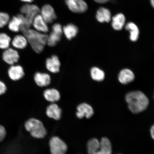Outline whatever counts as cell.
<instances>
[{
  "instance_id": "1",
  "label": "cell",
  "mask_w": 154,
  "mask_h": 154,
  "mask_svg": "<svg viewBox=\"0 0 154 154\" xmlns=\"http://www.w3.org/2000/svg\"><path fill=\"white\" fill-rule=\"evenodd\" d=\"M126 100L129 109L134 114L145 110L149 104L147 96L140 91L129 92L126 96Z\"/></svg>"
},
{
  "instance_id": "2",
  "label": "cell",
  "mask_w": 154,
  "mask_h": 154,
  "mask_svg": "<svg viewBox=\"0 0 154 154\" xmlns=\"http://www.w3.org/2000/svg\"><path fill=\"white\" fill-rule=\"evenodd\" d=\"M23 33L34 51L40 54L43 51L47 44L48 37L47 34L30 28Z\"/></svg>"
},
{
  "instance_id": "3",
  "label": "cell",
  "mask_w": 154,
  "mask_h": 154,
  "mask_svg": "<svg viewBox=\"0 0 154 154\" xmlns=\"http://www.w3.org/2000/svg\"><path fill=\"white\" fill-rule=\"evenodd\" d=\"M26 130L30 133L32 137L36 139H42L47 134V131L43 123L35 118L29 119L24 124Z\"/></svg>"
},
{
  "instance_id": "4",
  "label": "cell",
  "mask_w": 154,
  "mask_h": 154,
  "mask_svg": "<svg viewBox=\"0 0 154 154\" xmlns=\"http://www.w3.org/2000/svg\"><path fill=\"white\" fill-rule=\"evenodd\" d=\"M49 145L51 154H66L68 149L66 144L57 136L51 138Z\"/></svg>"
},
{
  "instance_id": "5",
  "label": "cell",
  "mask_w": 154,
  "mask_h": 154,
  "mask_svg": "<svg viewBox=\"0 0 154 154\" xmlns=\"http://www.w3.org/2000/svg\"><path fill=\"white\" fill-rule=\"evenodd\" d=\"M51 31L48 35L47 44L49 47H54L60 41L63 34V27L59 23L54 24Z\"/></svg>"
},
{
  "instance_id": "6",
  "label": "cell",
  "mask_w": 154,
  "mask_h": 154,
  "mask_svg": "<svg viewBox=\"0 0 154 154\" xmlns=\"http://www.w3.org/2000/svg\"><path fill=\"white\" fill-rule=\"evenodd\" d=\"M20 11L26 20L32 24L35 17L39 14L40 12V9L38 6L29 4L23 5L20 8Z\"/></svg>"
},
{
  "instance_id": "7",
  "label": "cell",
  "mask_w": 154,
  "mask_h": 154,
  "mask_svg": "<svg viewBox=\"0 0 154 154\" xmlns=\"http://www.w3.org/2000/svg\"><path fill=\"white\" fill-rule=\"evenodd\" d=\"M65 2L68 8L75 13H84L88 9V5L84 0H65Z\"/></svg>"
},
{
  "instance_id": "8",
  "label": "cell",
  "mask_w": 154,
  "mask_h": 154,
  "mask_svg": "<svg viewBox=\"0 0 154 154\" xmlns=\"http://www.w3.org/2000/svg\"><path fill=\"white\" fill-rule=\"evenodd\" d=\"M19 57L20 56L18 52L12 48H9L5 49L3 53V60L10 65H14L15 63L18 62Z\"/></svg>"
},
{
  "instance_id": "9",
  "label": "cell",
  "mask_w": 154,
  "mask_h": 154,
  "mask_svg": "<svg viewBox=\"0 0 154 154\" xmlns=\"http://www.w3.org/2000/svg\"><path fill=\"white\" fill-rule=\"evenodd\" d=\"M40 11V15L47 24L51 23L57 18L54 9L49 4L44 5Z\"/></svg>"
},
{
  "instance_id": "10",
  "label": "cell",
  "mask_w": 154,
  "mask_h": 154,
  "mask_svg": "<svg viewBox=\"0 0 154 154\" xmlns=\"http://www.w3.org/2000/svg\"><path fill=\"white\" fill-rule=\"evenodd\" d=\"M76 115L78 118L82 119L84 117L89 119L94 114V111L91 106L85 103H82L77 108Z\"/></svg>"
},
{
  "instance_id": "11",
  "label": "cell",
  "mask_w": 154,
  "mask_h": 154,
  "mask_svg": "<svg viewBox=\"0 0 154 154\" xmlns=\"http://www.w3.org/2000/svg\"><path fill=\"white\" fill-rule=\"evenodd\" d=\"M8 72L9 78L14 81L20 80L25 75L23 68L19 65H11Z\"/></svg>"
},
{
  "instance_id": "12",
  "label": "cell",
  "mask_w": 154,
  "mask_h": 154,
  "mask_svg": "<svg viewBox=\"0 0 154 154\" xmlns=\"http://www.w3.org/2000/svg\"><path fill=\"white\" fill-rule=\"evenodd\" d=\"M61 63L59 57L57 55H54L48 58L46 61V68L50 72L57 73L60 70Z\"/></svg>"
},
{
  "instance_id": "13",
  "label": "cell",
  "mask_w": 154,
  "mask_h": 154,
  "mask_svg": "<svg viewBox=\"0 0 154 154\" xmlns=\"http://www.w3.org/2000/svg\"><path fill=\"white\" fill-rule=\"evenodd\" d=\"M32 25L35 30L38 32L44 33H47L49 32L48 24L40 14L36 15L35 17Z\"/></svg>"
},
{
  "instance_id": "14",
  "label": "cell",
  "mask_w": 154,
  "mask_h": 154,
  "mask_svg": "<svg viewBox=\"0 0 154 154\" xmlns=\"http://www.w3.org/2000/svg\"><path fill=\"white\" fill-rule=\"evenodd\" d=\"M46 113L49 118L59 120L61 117L62 110L56 103H52L47 107Z\"/></svg>"
},
{
  "instance_id": "15",
  "label": "cell",
  "mask_w": 154,
  "mask_h": 154,
  "mask_svg": "<svg viewBox=\"0 0 154 154\" xmlns=\"http://www.w3.org/2000/svg\"><path fill=\"white\" fill-rule=\"evenodd\" d=\"M34 81L36 85L41 87L49 85L51 82V76L47 73L37 72L34 76Z\"/></svg>"
},
{
  "instance_id": "16",
  "label": "cell",
  "mask_w": 154,
  "mask_h": 154,
  "mask_svg": "<svg viewBox=\"0 0 154 154\" xmlns=\"http://www.w3.org/2000/svg\"><path fill=\"white\" fill-rule=\"evenodd\" d=\"M44 98L48 101L54 103L59 101L61 98L60 93L55 88H49L44 91L43 93Z\"/></svg>"
},
{
  "instance_id": "17",
  "label": "cell",
  "mask_w": 154,
  "mask_h": 154,
  "mask_svg": "<svg viewBox=\"0 0 154 154\" xmlns=\"http://www.w3.org/2000/svg\"><path fill=\"white\" fill-rule=\"evenodd\" d=\"M112 147L111 142L106 137L102 138L99 149L93 154H112Z\"/></svg>"
},
{
  "instance_id": "18",
  "label": "cell",
  "mask_w": 154,
  "mask_h": 154,
  "mask_svg": "<svg viewBox=\"0 0 154 154\" xmlns=\"http://www.w3.org/2000/svg\"><path fill=\"white\" fill-rule=\"evenodd\" d=\"M96 18L100 22L109 23L111 19V13L108 9L101 7L98 10L96 13Z\"/></svg>"
},
{
  "instance_id": "19",
  "label": "cell",
  "mask_w": 154,
  "mask_h": 154,
  "mask_svg": "<svg viewBox=\"0 0 154 154\" xmlns=\"http://www.w3.org/2000/svg\"><path fill=\"white\" fill-rule=\"evenodd\" d=\"M134 79V73L128 69L121 71L119 75V80L122 84H126L133 81Z\"/></svg>"
},
{
  "instance_id": "20",
  "label": "cell",
  "mask_w": 154,
  "mask_h": 154,
  "mask_svg": "<svg viewBox=\"0 0 154 154\" xmlns=\"http://www.w3.org/2000/svg\"><path fill=\"white\" fill-rule=\"evenodd\" d=\"M22 23V19L21 14L13 17L10 20L8 24V28L11 32H18L20 31L21 25Z\"/></svg>"
},
{
  "instance_id": "21",
  "label": "cell",
  "mask_w": 154,
  "mask_h": 154,
  "mask_svg": "<svg viewBox=\"0 0 154 154\" xmlns=\"http://www.w3.org/2000/svg\"><path fill=\"white\" fill-rule=\"evenodd\" d=\"M63 33L69 40L75 37L78 32V29L74 24H69L63 27Z\"/></svg>"
},
{
  "instance_id": "22",
  "label": "cell",
  "mask_w": 154,
  "mask_h": 154,
  "mask_svg": "<svg viewBox=\"0 0 154 154\" xmlns=\"http://www.w3.org/2000/svg\"><path fill=\"white\" fill-rule=\"evenodd\" d=\"M126 18L124 15L122 13H119L113 17L112 26L115 30H120L124 26Z\"/></svg>"
},
{
  "instance_id": "23",
  "label": "cell",
  "mask_w": 154,
  "mask_h": 154,
  "mask_svg": "<svg viewBox=\"0 0 154 154\" xmlns=\"http://www.w3.org/2000/svg\"><path fill=\"white\" fill-rule=\"evenodd\" d=\"M13 47L17 49H23L26 48L28 45V42L24 35H18L13 38L11 41Z\"/></svg>"
},
{
  "instance_id": "24",
  "label": "cell",
  "mask_w": 154,
  "mask_h": 154,
  "mask_svg": "<svg viewBox=\"0 0 154 154\" xmlns=\"http://www.w3.org/2000/svg\"><path fill=\"white\" fill-rule=\"evenodd\" d=\"M125 29L130 32V39L133 42H136L139 37V30L136 25L132 22L128 23L125 26Z\"/></svg>"
},
{
  "instance_id": "25",
  "label": "cell",
  "mask_w": 154,
  "mask_h": 154,
  "mask_svg": "<svg viewBox=\"0 0 154 154\" xmlns=\"http://www.w3.org/2000/svg\"><path fill=\"white\" fill-rule=\"evenodd\" d=\"M91 75L92 79L97 81H102L105 78L104 72L103 70L97 67H94L91 69Z\"/></svg>"
},
{
  "instance_id": "26",
  "label": "cell",
  "mask_w": 154,
  "mask_h": 154,
  "mask_svg": "<svg viewBox=\"0 0 154 154\" xmlns=\"http://www.w3.org/2000/svg\"><path fill=\"white\" fill-rule=\"evenodd\" d=\"M100 147V142L96 138H92L89 140L87 144L88 153L93 154L97 151Z\"/></svg>"
},
{
  "instance_id": "27",
  "label": "cell",
  "mask_w": 154,
  "mask_h": 154,
  "mask_svg": "<svg viewBox=\"0 0 154 154\" xmlns=\"http://www.w3.org/2000/svg\"><path fill=\"white\" fill-rule=\"evenodd\" d=\"M10 37L5 33H0V48L6 49L9 48L11 42Z\"/></svg>"
},
{
  "instance_id": "28",
  "label": "cell",
  "mask_w": 154,
  "mask_h": 154,
  "mask_svg": "<svg viewBox=\"0 0 154 154\" xmlns=\"http://www.w3.org/2000/svg\"><path fill=\"white\" fill-rule=\"evenodd\" d=\"M10 17L8 13L0 12V28H3L8 24Z\"/></svg>"
},
{
  "instance_id": "29",
  "label": "cell",
  "mask_w": 154,
  "mask_h": 154,
  "mask_svg": "<svg viewBox=\"0 0 154 154\" xmlns=\"http://www.w3.org/2000/svg\"><path fill=\"white\" fill-rule=\"evenodd\" d=\"M7 132L4 127L0 125V142L3 141L6 136Z\"/></svg>"
},
{
  "instance_id": "30",
  "label": "cell",
  "mask_w": 154,
  "mask_h": 154,
  "mask_svg": "<svg viewBox=\"0 0 154 154\" xmlns=\"http://www.w3.org/2000/svg\"><path fill=\"white\" fill-rule=\"evenodd\" d=\"M7 90L6 85L4 82L0 80V95L5 94Z\"/></svg>"
},
{
  "instance_id": "31",
  "label": "cell",
  "mask_w": 154,
  "mask_h": 154,
  "mask_svg": "<svg viewBox=\"0 0 154 154\" xmlns=\"http://www.w3.org/2000/svg\"><path fill=\"white\" fill-rule=\"evenodd\" d=\"M96 2L99 3H105L107 2L109 0H94Z\"/></svg>"
},
{
  "instance_id": "32",
  "label": "cell",
  "mask_w": 154,
  "mask_h": 154,
  "mask_svg": "<svg viewBox=\"0 0 154 154\" xmlns=\"http://www.w3.org/2000/svg\"><path fill=\"white\" fill-rule=\"evenodd\" d=\"M150 132H151V136L152 138L153 139H154V125L151 127V130H150Z\"/></svg>"
},
{
  "instance_id": "33",
  "label": "cell",
  "mask_w": 154,
  "mask_h": 154,
  "mask_svg": "<svg viewBox=\"0 0 154 154\" xmlns=\"http://www.w3.org/2000/svg\"><path fill=\"white\" fill-rule=\"evenodd\" d=\"M21 1L24 2L26 3H31L32 1H33L34 0H20Z\"/></svg>"
},
{
  "instance_id": "34",
  "label": "cell",
  "mask_w": 154,
  "mask_h": 154,
  "mask_svg": "<svg viewBox=\"0 0 154 154\" xmlns=\"http://www.w3.org/2000/svg\"><path fill=\"white\" fill-rule=\"evenodd\" d=\"M150 2H151L152 6L153 8L154 7V0H150Z\"/></svg>"
}]
</instances>
